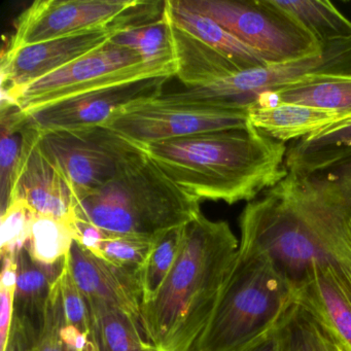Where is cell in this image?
<instances>
[{"label":"cell","mask_w":351,"mask_h":351,"mask_svg":"<svg viewBox=\"0 0 351 351\" xmlns=\"http://www.w3.org/2000/svg\"><path fill=\"white\" fill-rule=\"evenodd\" d=\"M147 351H163V350H160V349L156 348V347L151 346V347H149V349H147ZM190 351H195V350H194V349H192V350H190Z\"/></svg>","instance_id":"obj_38"},{"label":"cell","mask_w":351,"mask_h":351,"mask_svg":"<svg viewBox=\"0 0 351 351\" xmlns=\"http://www.w3.org/2000/svg\"><path fill=\"white\" fill-rule=\"evenodd\" d=\"M287 312L274 328L238 351H287Z\"/></svg>","instance_id":"obj_35"},{"label":"cell","mask_w":351,"mask_h":351,"mask_svg":"<svg viewBox=\"0 0 351 351\" xmlns=\"http://www.w3.org/2000/svg\"><path fill=\"white\" fill-rule=\"evenodd\" d=\"M156 240L138 236L104 234L93 254L116 266L138 272L145 265Z\"/></svg>","instance_id":"obj_29"},{"label":"cell","mask_w":351,"mask_h":351,"mask_svg":"<svg viewBox=\"0 0 351 351\" xmlns=\"http://www.w3.org/2000/svg\"><path fill=\"white\" fill-rule=\"evenodd\" d=\"M303 308L344 351H351V267L313 263L295 289Z\"/></svg>","instance_id":"obj_14"},{"label":"cell","mask_w":351,"mask_h":351,"mask_svg":"<svg viewBox=\"0 0 351 351\" xmlns=\"http://www.w3.org/2000/svg\"><path fill=\"white\" fill-rule=\"evenodd\" d=\"M110 42L132 49L141 55L145 64L162 71L168 77H176L172 25L166 12V5L160 19L123 30L114 34Z\"/></svg>","instance_id":"obj_24"},{"label":"cell","mask_w":351,"mask_h":351,"mask_svg":"<svg viewBox=\"0 0 351 351\" xmlns=\"http://www.w3.org/2000/svg\"><path fill=\"white\" fill-rule=\"evenodd\" d=\"M102 126L135 145L250 126L248 110L182 99L174 93L137 100L114 112Z\"/></svg>","instance_id":"obj_7"},{"label":"cell","mask_w":351,"mask_h":351,"mask_svg":"<svg viewBox=\"0 0 351 351\" xmlns=\"http://www.w3.org/2000/svg\"><path fill=\"white\" fill-rule=\"evenodd\" d=\"M171 25L176 77L188 89L203 87L241 71L235 63L215 49Z\"/></svg>","instance_id":"obj_20"},{"label":"cell","mask_w":351,"mask_h":351,"mask_svg":"<svg viewBox=\"0 0 351 351\" xmlns=\"http://www.w3.org/2000/svg\"><path fill=\"white\" fill-rule=\"evenodd\" d=\"M65 264L85 298L120 308L141 324L143 289L138 272L106 262L75 241Z\"/></svg>","instance_id":"obj_16"},{"label":"cell","mask_w":351,"mask_h":351,"mask_svg":"<svg viewBox=\"0 0 351 351\" xmlns=\"http://www.w3.org/2000/svg\"><path fill=\"white\" fill-rule=\"evenodd\" d=\"M287 351H317L313 319L295 303L287 312Z\"/></svg>","instance_id":"obj_34"},{"label":"cell","mask_w":351,"mask_h":351,"mask_svg":"<svg viewBox=\"0 0 351 351\" xmlns=\"http://www.w3.org/2000/svg\"><path fill=\"white\" fill-rule=\"evenodd\" d=\"M36 215L22 199L12 201L1 215V256H17L18 252L26 245Z\"/></svg>","instance_id":"obj_30"},{"label":"cell","mask_w":351,"mask_h":351,"mask_svg":"<svg viewBox=\"0 0 351 351\" xmlns=\"http://www.w3.org/2000/svg\"><path fill=\"white\" fill-rule=\"evenodd\" d=\"M200 202L141 149L108 184L77 203L75 217L106 233L157 240L194 221Z\"/></svg>","instance_id":"obj_4"},{"label":"cell","mask_w":351,"mask_h":351,"mask_svg":"<svg viewBox=\"0 0 351 351\" xmlns=\"http://www.w3.org/2000/svg\"><path fill=\"white\" fill-rule=\"evenodd\" d=\"M40 143L71 188L75 205L108 184L141 151L106 126L40 133Z\"/></svg>","instance_id":"obj_9"},{"label":"cell","mask_w":351,"mask_h":351,"mask_svg":"<svg viewBox=\"0 0 351 351\" xmlns=\"http://www.w3.org/2000/svg\"><path fill=\"white\" fill-rule=\"evenodd\" d=\"M168 77L145 64L138 53L108 40L55 73L29 84L3 99L25 114L60 100L117 84Z\"/></svg>","instance_id":"obj_8"},{"label":"cell","mask_w":351,"mask_h":351,"mask_svg":"<svg viewBox=\"0 0 351 351\" xmlns=\"http://www.w3.org/2000/svg\"><path fill=\"white\" fill-rule=\"evenodd\" d=\"M275 102L301 104L351 118V73H317L277 90Z\"/></svg>","instance_id":"obj_22"},{"label":"cell","mask_w":351,"mask_h":351,"mask_svg":"<svg viewBox=\"0 0 351 351\" xmlns=\"http://www.w3.org/2000/svg\"><path fill=\"white\" fill-rule=\"evenodd\" d=\"M75 242L71 219L36 215L26 248L36 262L55 265L69 256Z\"/></svg>","instance_id":"obj_27"},{"label":"cell","mask_w":351,"mask_h":351,"mask_svg":"<svg viewBox=\"0 0 351 351\" xmlns=\"http://www.w3.org/2000/svg\"><path fill=\"white\" fill-rule=\"evenodd\" d=\"M239 241L229 223L202 213L184 227L178 258L153 299L141 306V326L152 346L190 351L204 332Z\"/></svg>","instance_id":"obj_3"},{"label":"cell","mask_w":351,"mask_h":351,"mask_svg":"<svg viewBox=\"0 0 351 351\" xmlns=\"http://www.w3.org/2000/svg\"><path fill=\"white\" fill-rule=\"evenodd\" d=\"M351 164V118L293 141L285 156L289 170L313 173Z\"/></svg>","instance_id":"obj_19"},{"label":"cell","mask_w":351,"mask_h":351,"mask_svg":"<svg viewBox=\"0 0 351 351\" xmlns=\"http://www.w3.org/2000/svg\"><path fill=\"white\" fill-rule=\"evenodd\" d=\"M134 0H38L22 12L5 51L110 25Z\"/></svg>","instance_id":"obj_11"},{"label":"cell","mask_w":351,"mask_h":351,"mask_svg":"<svg viewBox=\"0 0 351 351\" xmlns=\"http://www.w3.org/2000/svg\"><path fill=\"white\" fill-rule=\"evenodd\" d=\"M342 120L346 119L336 112L287 102L258 104L248 110L254 128L283 143L299 141Z\"/></svg>","instance_id":"obj_18"},{"label":"cell","mask_w":351,"mask_h":351,"mask_svg":"<svg viewBox=\"0 0 351 351\" xmlns=\"http://www.w3.org/2000/svg\"><path fill=\"white\" fill-rule=\"evenodd\" d=\"M169 79L149 77L79 94L26 114L28 124L40 133L102 126L127 104L163 93Z\"/></svg>","instance_id":"obj_12"},{"label":"cell","mask_w":351,"mask_h":351,"mask_svg":"<svg viewBox=\"0 0 351 351\" xmlns=\"http://www.w3.org/2000/svg\"><path fill=\"white\" fill-rule=\"evenodd\" d=\"M313 319V318H312ZM315 326L316 343H317V351H344L342 347L328 336V332L313 319Z\"/></svg>","instance_id":"obj_37"},{"label":"cell","mask_w":351,"mask_h":351,"mask_svg":"<svg viewBox=\"0 0 351 351\" xmlns=\"http://www.w3.org/2000/svg\"><path fill=\"white\" fill-rule=\"evenodd\" d=\"M40 138V133L27 123L11 202L22 199L36 215L73 219L75 215V197L62 174L43 151Z\"/></svg>","instance_id":"obj_15"},{"label":"cell","mask_w":351,"mask_h":351,"mask_svg":"<svg viewBox=\"0 0 351 351\" xmlns=\"http://www.w3.org/2000/svg\"><path fill=\"white\" fill-rule=\"evenodd\" d=\"M1 258L3 271L0 276V351H7L14 322L17 263L16 256H5Z\"/></svg>","instance_id":"obj_31"},{"label":"cell","mask_w":351,"mask_h":351,"mask_svg":"<svg viewBox=\"0 0 351 351\" xmlns=\"http://www.w3.org/2000/svg\"><path fill=\"white\" fill-rule=\"evenodd\" d=\"M61 301L65 320L69 326H75L84 334L91 336L89 306L85 295L82 293L73 280V276L64 265L62 273L59 277Z\"/></svg>","instance_id":"obj_32"},{"label":"cell","mask_w":351,"mask_h":351,"mask_svg":"<svg viewBox=\"0 0 351 351\" xmlns=\"http://www.w3.org/2000/svg\"><path fill=\"white\" fill-rule=\"evenodd\" d=\"M122 32L114 21L106 27L57 40L3 51L1 57L3 97L13 94L29 84L43 79L65 65L92 52Z\"/></svg>","instance_id":"obj_13"},{"label":"cell","mask_w":351,"mask_h":351,"mask_svg":"<svg viewBox=\"0 0 351 351\" xmlns=\"http://www.w3.org/2000/svg\"><path fill=\"white\" fill-rule=\"evenodd\" d=\"M275 3L298 20L319 44L351 40V21L330 1L291 0Z\"/></svg>","instance_id":"obj_26"},{"label":"cell","mask_w":351,"mask_h":351,"mask_svg":"<svg viewBox=\"0 0 351 351\" xmlns=\"http://www.w3.org/2000/svg\"><path fill=\"white\" fill-rule=\"evenodd\" d=\"M27 114L15 104L1 99L0 110V206L1 215L11 204L12 191L25 143Z\"/></svg>","instance_id":"obj_25"},{"label":"cell","mask_w":351,"mask_h":351,"mask_svg":"<svg viewBox=\"0 0 351 351\" xmlns=\"http://www.w3.org/2000/svg\"><path fill=\"white\" fill-rule=\"evenodd\" d=\"M138 147L172 182L200 201L250 202L289 173L285 143L252 125Z\"/></svg>","instance_id":"obj_2"},{"label":"cell","mask_w":351,"mask_h":351,"mask_svg":"<svg viewBox=\"0 0 351 351\" xmlns=\"http://www.w3.org/2000/svg\"><path fill=\"white\" fill-rule=\"evenodd\" d=\"M178 1L182 7L217 22L268 64L315 56L324 50V45L275 0Z\"/></svg>","instance_id":"obj_6"},{"label":"cell","mask_w":351,"mask_h":351,"mask_svg":"<svg viewBox=\"0 0 351 351\" xmlns=\"http://www.w3.org/2000/svg\"><path fill=\"white\" fill-rule=\"evenodd\" d=\"M166 12L173 25L229 58L240 71L268 64L258 53L223 29L217 22L182 7L178 0H166Z\"/></svg>","instance_id":"obj_21"},{"label":"cell","mask_w":351,"mask_h":351,"mask_svg":"<svg viewBox=\"0 0 351 351\" xmlns=\"http://www.w3.org/2000/svg\"><path fill=\"white\" fill-rule=\"evenodd\" d=\"M317 73H351V40L324 45L322 53L315 56L245 69L209 85L176 93L191 101L248 110L277 90Z\"/></svg>","instance_id":"obj_10"},{"label":"cell","mask_w":351,"mask_h":351,"mask_svg":"<svg viewBox=\"0 0 351 351\" xmlns=\"http://www.w3.org/2000/svg\"><path fill=\"white\" fill-rule=\"evenodd\" d=\"M17 289L14 322L32 328L40 336L47 307L55 283L58 281L65 260L55 265H44L30 256L26 246L16 256Z\"/></svg>","instance_id":"obj_17"},{"label":"cell","mask_w":351,"mask_h":351,"mask_svg":"<svg viewBox=\"0 0 351 351\" xmlns=\"http://www.w3.org/2000/svg\"><path fill=\"white\" fill-rule=\"evenodd\" d=\"M295 289L266 256L239 243L213 315L195 351H238L274 328Z\"/></svg>","instance_id":"obj_5"},{"label":"cell","mask_w":351,"mask_h":351,"mask_svg":"<svg viewBox=\"0 0 351 351\" xmlns=\"http://www.w3.org/2000/svg\"><path fill=\"white\" fill-rule=\"evenodd\" d=\"M7 351H40V336L32 328L14 322Z\"/></svg>","instance_id":"obj_36"},{"label":"cell","mask_w":351,"mask_h":351,"mask_svg":"<svg viewBox=\"0 0 351 351\" xmlns=\"http://www.w3.org/2000/svg\"><path fill=\"white\" fill-rule=\"evenodd\" d=\"M64 322L58 279L53 287L47 307L44 326L40 336V351H71L62 337Z\"/></svg>","instance_id":"obj_33"},{"label":"cell","mask_w":351,"mask_h":351,"mask_svg":"<svg viewBox=\"0 0 351 351\" xmlns=\"http://www.w3.org/2000/svg\"><path fill=\"white\" fill-rule=\"evenodd\" d=\"M239 227V243L266 256L295 289L313 263L351 267V165L289 170L246 204Z\"/></svg>","instance_id":"obj_1"},{"label":"cell","mask_w":351,"mask_h":351,"mask_svg":"<svg viewBox=\"0 0 351 351\" xmlns=\"http://www.w3.org/2000/svg\"><path fill=\"white\" fill-rule=\"evenodd\" d=\"M91 337L97 351H147L143 326L120 308L98 300L87 299Z\"/></svg>","instance_id":"obj_23"},{"label":"cell","mask_w":351,"mask_h":351,"mask_svg":"<svg viewBox=\"0 0 351 351\" xmlns=\"http://www.w3.org/2000/svg\"><path fill=\"white\" fill-rule=\"evenodd\" d=\"M184 227L171 230L156 240L153 250L139 271L143 303L155 297L171 271L182 247Z\"/></svg>","instance_id":"obj_28"}]
</instances>
